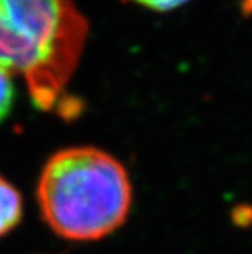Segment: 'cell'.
<instances>
[{
  "instance_id": "6da1fadb",
  "label": "cell",
  "mask_w": 252,
  "mask_h": 254,
  "mask_svg": "<svg viewBox=\"0 0 252 254\" xmlns=\"http://www.w3.org/2000/svg\"><path fill=\"white\" fill-rule=\"evenodd\" d=\"M87 34L88 23L70 0H0V67L23 76L44 111H68L65 87Z\"/></svg>"
},
{
  "instance_id": "7a4b0ae2",
  "label": "cell",
  "mask_w": 252,
  "mask_h": 254,
  "mask_svg": "<svg viewBox=\"0 0 252 254\" xmlns=\"http://www.w3.org/2000/svg\"><path fill=\"white\" fill-rule=\"evenodd\" d=\"M37 199L43 219L58 236L90 242L125 224L132 186L116 157L95 146H73L55 152L44 165Z\"/></svg>"
},
{
  "instance_id": "3957f363",
  "label": "cell",
  "mask_w": 252,
  "mask_h": 254,
  "mask_svg": "<svg viewBox=\"0 0 252 254\" xmlns=\"http://www.w3.org/2000/svg\"><path fill=\"white\" fill-rule=\"evenodd\" d=\"M23 216V199L12 184L0 177V238L15 228Z\"/></svg>"
},
{
  "instance_id": "277c9868",
  "label": "cell",
  "mask_w": 252,
  "mask_h": 254,
  "mask_svg": "<svg viewBox=\"0 0 252 254\" xmlns=\"http://www.w3.org/2000/svg\"><path fill=\"white\" fill-rule=\"evenodd\" d=\"M15 98V88L12 82V75L0 67V122H3L9 114Z\"/></svg>"
},
{
  "instance_id": "5b68a950",
  "label": "cell",
  "mask_w": 252,
  "mask_h": 254,
  "mask_svg": "<svg viewBox=\"0 0 252 254\" xmlns=\"http://www.w3.org/2000/svg\"><path fill=\"white\" fill-rule=\"evenodd\" d=\"M129 2L152 11H172L181 5H184L189 0H129Z\"/></svg>"
},
{
  "instance_id": "8992f818",
  "label": "cell",
  "mask_w": 252,
  "mask_h": 254,
  "mask_svg": "<svg viewBox=\"0 0 252 254\" xmlns=\"http://www.w3.org/2000/svg\"><path fill=\"white\" fill-rule=\"evenodd\" d=\"M242 9L245 14L252 12V0H242Z\"/></svg>"
}]
</instances>
